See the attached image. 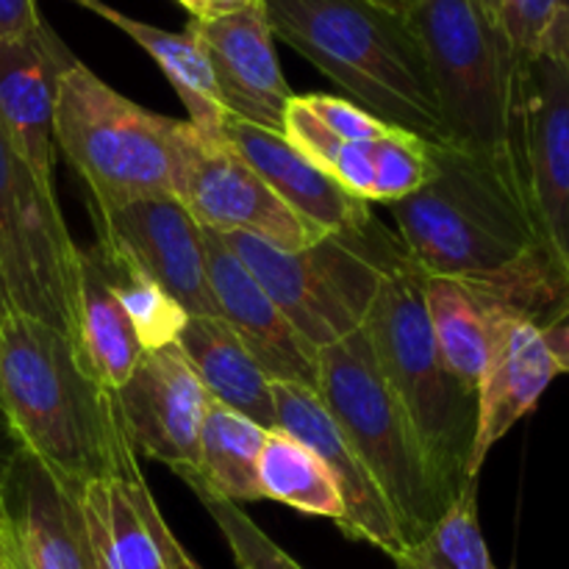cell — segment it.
<instances>
[{
	"label": "cell",
	"mask_w": 569,
	"mask_h": 569,
	"mask_svg": "<svg viewBox=\"0 0 569 569\" xmlns=\"http://www.w3.org/2000/svg\"><path fill=\"white\" fill-rule=\"evenodd\" d=\"M392 561L398 569H495L478 520V481H467L450 509Z\"/></svg>",
	"instance_id": "cell-29"
},
{
	"label": "cell",
	"mask_w": 569,
	"mask_h": 569,
	"mask_svg": "<svg viewBox=\"0 0 569 569\" xmlns=\"http://www.w3.org/2000/svg\"><path fill=\"white\" fill-rule=\"evenodd\" d=\"M206 264L217 317H222L242 339L270 381H292L317 389V350L295 331L276 300L214 231H206Z\"/></svg>",
	"instance_id": "cell-19"
},
{
	"label": "cell",
	"mask_w": 569,
	"mask_h": 569,
	"mask_svg": "<svg viewBox=\"0 0 569 569\" xmlns=\"http://www.w3.org/2000/svg\"><path fill=\"white\" fill-rule=\"evenodd\" d=\"M272 33L381 122L450 148L409 14L378 0H264Z\"/></svg>",
	"instance_id": "cell-3"
},
{
	"label": "cell",
	"mask_w": 569,
	"mask_h": 569,
	"mask_svg": "<svg viewBox=\"0 0 569 569\" xmlns=\"http://www.w3.org/2000/svg\"><path fill=\"white\" fill-rule=\"evenodd\" d=\"M422 44L450 148L511 161L517 53L481 0H417L409 11Z\"/></svg>",
	"instance_id": "cell-8"
},
{
	"label": "cell",
	"mask_w": 569,
	"mask_h": 569,
	"mask_svg": "<svg viewBox=\"0 0 569 569\" xmlns=\"http://www.w3.org/2000/svg\"><path fill=\"white\" fill-rule=\"evenodd\" d=\"M259 489L264 500H278L300 515L326 517L339 526L345 500L328 467L287 431L270 428L259 456Z\"/></svg>",
	"instance_id": "cell-28"
},
{
	"label": "cell",
	"mask_w": 569,
	"mask_h": 569,
	"mask_svg": "<svg viewBox=\"0 0 569 569\" xmlns=\"http://www.w3.org/2000/svg\"><path fill=\"white\" fill-rule=\"evenodd\" d=\"M365 333L383 378L409 415L439 481L459 495L465 489L478 426V392L445 367L433 342L422 298V272L409 256L383 278ZM478 481V478H476Z\"/></svg>",
	"instance_id": "cell-6"
},
{
	"label": "cell",
	"mask_w": 569,
	"mask_h": 569,
	"mask_svg": "<svg viewBox=\"0 0 569 569\" xmlns=\"http://www.w3.org/2000/svg\"><path fill=\"white\" fill-rule=\"evenodd\" d=\"M272 409H276V428L287 431L298 442H303L337 481L345 500V517L339 531L356 542H367L395 559L409 548L387 498L370 472L365 470L361 459L328 409L322 406L317 389L306 383L272 381Z\"/></svg>",
	"instance_id": "cell-15"
},
{
	"label": "cell",
	"mask_w": 569,
	"mask_h": 569,
	"mask_svg": "<svg viewBox=\"0 0 569 569\" xmlns=\"http://www.w3.org/2000/svg\"><path fill=\"white\" fill-rule=\"evenodd\" d=\"M200 503L206 506L209 517L214 520L217 531L226 539L233 561L239 569H306L300 567L281 545L272 542L259 526L248 517V511L239 509V503L214 498V495L194 489Z\"/></svg>",
	"instance_id": "cell-31"
},
{
	"label": "cell",
	"mask_w": 569,
	"mask_h": 569,
	"mask_svg": "<svg viewBox=\"0 0 569 569\" xmlns=\"http://www.w3.org/2000/svg\"><path fill=\"white\" fill-rule=\"evenodd\" d=\"M20 456H22L20 442H17L14 431H11L9 420H6L3 409H0V495H3L6 483H9L11 478V470H14Z\"/></svg>",
	"instance_id": "cell-36"
},
{
	"label": "cell",
	"mask_w": 569,
	"mask_h": 569,
	"mask_svg": "<svg viewBox=\"0 0 569 569\" xmlns=\"http://www.w3.org/2000/svg\"><path fill=\"white\" fill-rule=\"evenodd\" d=\"M511 161L545 242L569 272V64L553 53L517 59Z\"/></svg>",
	"instance_id": "cell-10"
},
{
	"label": "cell",
	"mask_w": 569,
	"mask_h": 569,
	"mask_svg": "<svg viewBox=\"0 0 569 569\" xmlns=\"http://www.w3.org/2000/svg\"><path fill=\"white\" fill-rule=\"evenodd\" d=\"M26 569H98L81 487L64 483L22 453L3 489Z\"/></svg>",
	"instance_id": "cell-22"
},
{
	"label": "cell",
	"mask_w": 569,
	"mask_h": 569,
	"mask_svg": "<svg viewBox=\"0 0 569 569\" xmlns=\"http://www.w3.org/2000/svg\"><path fill=\"white\" fill-rule=\"evenodd\" d=\"M217 137L237 150L256 170V176L283 200L303 220L315 222L326 233L361 231L370 226V203L350 194L342 183L333 181L328 172L311 164L298 148L283 139V133L250 126V122L228 117L222 120Z\"/></svg>",
	"instance_id": "cell-21"
},
{
	"label": "cell",
	"mask_w": 569,
	"mask_h": 569,
	"mask_svg": "<svg viewBox=\"0 0 569 569\" xmlns=\"http://www.w3.org/2000/svg\"><path fill=\"white\" fill-rule=\"evenodd\" d=\"M0 569H26L20 556V542H17L14 522H11L6 500L0 495Z\"/></svg>",
	"instance_id": "cell-35"
},
{
	"label": "cell",
	"mask_w": 569,
	"mask_h": 569,
	"mask_svg": "<svg viewBox=\"0 0 569 569\" xmlns=\"http://www.w3.org/2000/svg\"><path fill=\"white\" fill-rule=\"evenodd\" d=\"M539 331H542L545 345H548V350H550V356H553L559 372L569 376V306L561 311L559 317H553L548 326L539 328Z\"/></svg>",
	"instance_id": "cell-34"
},
{
	"label": "cell",
	"mask_w": 569,
	"mask_h": 569,
	"mask_svg": "<svg viewBox=\"0 0 569 569\" xmlns=\"http://www.w3.org/2000/svg\"><path fill=\"white\" fill-rule=\"evenodd\" d=\"M176 198L206 231L250 233L281 250H303L328 237L289 209L220 137L198 133Z\"/></svg>",
	"instance_id": "cell-12"
},
{
	"label": "cell",
	"mask_w": 569,
	"mask_h": 569,
	"mask_svg": "<svg viewBox=\"0 0 569 569\" xmlns=\"http://www.w3.org/2000/svg\"><path fill=\"white\" fill-rule=\"evenodd\" d=\"M389 211L422 276L465 283L539 328L569 306V272L528 209L515 161L437 148L428 183Z\"/></svg>",
	"instance_id": "cell-1"
},
{
	"label": "cell",
	"mask_w": 569,
	"mask_h": 569,
	"mask_svg": "<svg viewBox=\"0 0 569 569\" xmlns=\"http://www.w3.org/2000/svg\"><path fill=\"white\" fill-rule=\"evenodd\" d=\"M220 237L315 350L365 328L383 278L406 256L378 220L303 250L272 248L250 233Z\"/></svg>",
	"instance_id": "cell-7"
},
{
	"label": "cell",
	"mask_w": 569,
	"mask_h": 569,
	"mask_svg": "<svg viewBox=\"0 0 569 569\" xmlns=\"http://www.w3.org/2000/svg\"><path fill=\"white\" fill-rule=\"evenodd\" d=\"M81 248L56 189L39 183L0 128V295L9 311L37 317L78 350Z\"/></svg>",
	"instance_id": "cell-9"
},
{
	"label": "cell",
	"mask_w": 569,
	"mask_h": 569,
	"mask_svg": "<svg viewBox=\"0 0 569 569\" xmlns=\"http://www.w3.org/2000/svg\"><path fill=\"white\" fill-rule=\"evenodd\" d=\"M9 315V306H6V300H3V295H0V320H3V317Z\"/></svg>",
	"instance_id": "cell-42"
},
{
	"label": "cell",
	"mask_w": 569,
	"mask_h": 569,
	"mask_svg": "<svg viewBox=\"0 0 569 569\" xmlns=\"http://www.w3.org/2000/svg\"><path fill=\"white\" fill-rule=\"evenodd\" d=\"M192 122L153 114L72 59L56 89V153L70 161L92 206L176 198L198 142Z\"/></svg>",
	"instance_id": "cell-4"
},
{
	"label": "cell",
	"mask_w": 569,
	"mask_h": 569,
	"mask_svg": "<svg viewBox=\"0 0 569 569\" xmlns=\"http://www.w3.org/2000/svg\"><path fill=\"white\" fill-rule=\"evenodd\" d=\"M92 248L98 253L100 270H103L111 292L117 295V300L126 309L128 320L133 322V331H137L142 348L159 350L167 348V345H176L178 333H181V328L189 320L187 311L153 278L144 276L142 270L128 264L120 256L103 250L98 242Z\"/></svg>",
	"instance_id": "cell-30"
},
{
	"label": "cell",
	"mask_w": 569,
	"mask_h": 569,
	"mask_svg": "<svg viewBox=\"0 0 569 569\" xmlns=\"http://www.w3.org/2000/svg\"><path fill=\"white\" fill-rule=\"evenodd\" d=\"M422 298L445 367L478 392L492 353L498 303L459 281L428 276H422Z\"/></svg>",
	"instance_id": "cell-25"
},
{
	"label": "cell",
	"mask_w": 569,
	"mask_h": 569,
	"mask_svg": "<svg viewBox=\"0 0 569 569\" xmlns=\"http://www.w3.org/2000/svg\"><path fill=\"white\" fill-rule=\"evenodd\" d=\"M542 53L559 56V59H565L569 64V0H567L565 9H561L559 20H556V26H553V31H550L548 44H545Z\"/></svg>",
	"instance_id": "cell-37"
},
{
	"label": "cell",
	"mask_w": 569,
	"mask_h": 569,
	"mask_svg": "<svg viewBox=\"0 0 569 569\" xmlns=\"http://www.w3.org/2000/svg\"><path fill=\"white\" fill-rule=\"evenodd\" d=\"M567 0H498V22L517 59L542 53Z\"/></svg>",
	"instance_id": "cell-32"
},
{
	"label": "cell",
	"mask_w": 569,
	"mask_h": 569,
	"mask_svg": "<svg viewBox=\"0 0 569 569\" xmlns=\"http://www.w3.org/2000/svg\"><path fill=\"white\" fill-rule=\"evenodd\" d=\"M206 395L261 428H276L272 381L222 317H189L176 339Z\"/></svg>",
	"instance_id": "cell-23"
},
{
	"label": "cell",
	"mask_w": 569,
	"mask_h": 569,
	"mask_svg": "<svg viewBox=\"0 0 569 569\" xmlns=\"http://www.w3.org/2000/svg\"><path fill=\"white\" fill-rule=\"evenodd\" d=\"M283 139L365 203H398L433 176L437 144L395 126L376 137L333 139L298 109L295 98L283 117Z\"/></svg>",
	"instance_id": "cell-16"
},
{
	"label": "cell",
	"mask_w": 569,
	"mask_h": 569,
	"mask_svg": "<svg viewBox=\"0 0 569 569\" xmlns=\"http://www.w3.org/2000/svg\"><path fill=\"white\" fill-rule=\"evenodd\" d=\"M0 409L22 453L72 487L139 472L114 389L37 317L0 320Z\"/></svg>",
	"instance_id": "cell-2"
},
{
	"label": "cell",
	"mask_w": 569,
	"mask_h": 569,
	"mask_svg": "<svg viewBox=\"0 0 569 569\" xmlns=\"http://www.w3.org/2000/svg\"><path fill=\"white\" fill-rule=\"evenodd\" d=\"M378 3L389 6V9L400 11V14H409V11H411V6H415L417 0H378Z\"/></svg>",
	"instance_id": "cell-40"
},
{
	"label": "cell",
	"mask_w": 569,
	"mask_h": 569,
	"mask_svg": "<svg viewBox=\"0 0 569 569\" xmlns=\"http://www.w3.org/2000/svg\"><path fill=\"white\" fill-rule=\"evenodd\" d=\"M78 345L89 370L109 389H120L142 361L144 348L133 322L111 292L94 248L81 250L78 281Z\"/></svg>",
	"instance_id": "cell-27"
},
{
	"label": "cell",
	"mask_w": 569,
	"mask_h": 569,
	"mask_svg": "<svg viewBox=\"0 0 569 569\" xmlns=\"http://www.w3.org/2000/svg\"><path fill=\"white\" fill-rule=\"evenodd\" d=\"M48 26L37 0H0V39L26 37Z\"/></svg>",
	"instance_id": "cell-33"
},
{
	"label": "cell",
	"mask_w": 569,
	"mask_h": 569,
	"mask_svg": "<svg viewBox=\"0 0 569 569\" xmlns=\"http://www.w3.org/2000/svg\"><path fill=\"white\" fill-rule=\"evenodd\" d=\"M317 395L387 498L406 542L420 539L459 495L433 472L365 328L317 350Z\"/></svg>",
	"instance_id": "cell-5"
},
{
	"label": "cell",
	"mask_w": 569,
	"mask_h": 569,
	"mask_svg": "<svg viewBox=\"0 0 569 569\" xmlns=\"http://www.w3.org/2000/svg\"><path fill=\"white\" fill-rule=\"evenodd\" d=\"M187 31L203 44L226 114L283 133V117L295 94L278 64L264 0L228 14L189 20Z\"/></svg>",
	"instance_id": "cell-14"
},
{
	"label": "cell",
	"mask_w": 569,
	"mask_h": 569,
	"mask_svg": "<svg viewBox=\"0 0 569 569\" xmlns=\"http://www.w3.org/2000/svg\"><path fill=\"white\" fill-rule=\"evenodd\" d=\"M72 59L76 56L50 26L26 37L0 39V128L48 189H56V89L61 70Z\"/></svg>",
	"instance_id": "cell-17"
},
{
	"label": "cell",
	"mask_w": 569,
	"mask_h": 569,
	"mask_svg": "<svg viewBox=\"0 0 569 569\" xmlns=\"http://www.w3.org/2000/svg\"><path fill=\"white\" fill-rule=\"evenodd\" d=\"M264 439L267 428L259 422L209 400L200 428L198 467L181 478L192 489H203L231 503L264 500L259 489V456Z\"/></svg>",
	"instance_id": "cell-26"
},
{
	"label": "cell",
	"mask_w": 569,
	"mask_h": 569,
	"mask_svg": "<svg viewBox=\"0 0 569 569\" xmlns=\"http://www.w3.org/2000/svg\"><path fill=\"white\" fill-rule=\"evenodd\" d=\"M481 3H483V6H487V9H489V11H492V14H495V17H498V0H481Z\"/></svg>",
	"instance_id": "cell-41"
},
{
	"label": "cell",
	"mask_w": 569,
	"mask_h": 569,
	"mask_svg": "<svg viewBox=\"0 0 569 569\" xmlns=\"http://www.w3.org/2000/svg\"><path fill=\"white\" fill-rule=\"evenodd\" d=\"M72 3L103 17L106 22L120 28L128 39H133L164 72L170 87L187 106L189 122L206 137H217L222 120H226V109H222L220 94H217V83L203 44L198 42L192 31H187V28L181 33L164 31V28L137 20V17L122 14L120 9L103 3V0H72Z\"/></svg>",
	"instance_id": "cell-24"
},
{
	"label": "cell",
	"mask_w": 569,
	"mask_h": 569,
	"mask_svg": "<svg viewBox=\"0 0 569 569\" xmlns=\"http://www.w3.org/2000/svg\"><path fill=\"white\" fill-rule=\"evenodd\" d=\"M176 3H181L183 9L189 11L192 20H203V17H209V0H176Z\"/></svg>",
	"instance_id": "cell-39"
},
{
	"label": "cell",
	"mask_w": 569,
	"mask_h": 569,
	"mask_svg": "<svg viewBox=\"0 0 569 569\" xmlns=\"http://www.w3.org/2000/svg\"><path fill=\"white\" fill-rule=\"evenodd\" d=\"M98 244L153 278L189 317L217 315L206 264V231L172 194L92 206Z\"/></svg>",
	"instance_id": "cell-11"
},
{
	"label": "cell",
	"mask_w": 569,
	"mask_h": 569,
	"mask_svg": "<svg viewBox=\"0 0 569 569\" xmlns=\"http://www.w3.org/2000/svg\"><path fill=\"white\" fill-rule=\"evenodd\" d=\"M117 400L137 453L161 461L178 476L194 472L211 398L178 345L144 350L133 376L117 389Z\"/></svg>",
	"instance_id": "cell-13"
},
{
	"label": "cell",
	"mask_w": 569,
	"mask_h": 569,
	"mask_svg": "<svg viewBox=\"0 0 569 569\" xmlns=\"http://www.w3.org/2000/svg\"><path fill=\"white\" fill-rule=\"evenodd\" d=\"M261 3V0H209V17L214 14H228V11H239L244 6Z\"/></svg>",
	"instance_id": "cell-38"
},
{
	"label": "cell",
	"mask_w": 569,
	"mask_h": 569,
	"mask_svg": "<svg viewBox=\"0 0 569 569\" xmlns=\"http://www.w3.org/2000/svg\"><path fill=\"white\" fill-rule=\"evenodd\" d=\"M561 376L533 320L498 306L492 353L478 383V426L467 478H481L495 445L539 406L550 383Z\"/></svg>",
	"instance_id": "cell-18"
},
{
	"label": "cell",
	"mask_w": 569,
	"mask_h": 569,
	"mask_svg": "<svg viewBox=\"0 0 569 569\" xmlns=\"http://www.w3.org/2000/svg\"><path fill=\"white\" fill-rule=\"evenodd\" d=\"M81 506L98 569H200L161 517L142 472L87 483Z\"/></svg>",
	"instance_id": "cell-20"
}]
</instances>
